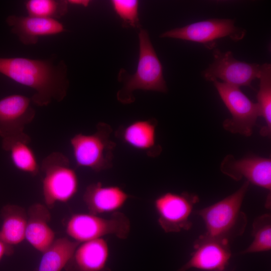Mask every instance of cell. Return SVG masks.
<instances>
[{
	"instance_id": "1",
	"label": "cell",
	"mask_w": 271,
	"mask_h": 271,
	"mask_svg": "<svg viewBox=\"0 0 271 271\" xmlns=\"http://www.w3.org/2000/svg\"><path fill=\"white\" fill-rule=\"evenodd\" d=\"M0 73L32 89L34 93L31 101L39 106H46L54 100H63L69 85L66 64L54 57L0 58Z\"/></svg>"
},
{
	"instance_id": "2",
	"label": "cell",
	"mask_w": 271,
	"mask_h": 271,
	"mask_svg": "<svg viewBox=\"0 0 271 271\" xmlns=\"http://www.w3.org/2000/svg\"><path fill=\"white\" fill-rule=\"evenodd\" d=\"M139 54L137 70L129 74L121 68L117 80L123 84L116 94V98L122 104L133 102V92L136 90L166 93L168 89L164 79L162 65L151 41L149 33L140 29L139 33Z\"/></svg>"
},
{
	"instance_id": "3",
	"label": "cell",
	"mask_w": 271,
	"mask_h": 271,
	"mask_svg": "<svg viewBox=\"0 0 271 271\" xmlns=\"http://www.w3.org/2000/svg\"><path fill=\"white\" fill-rule=\"evenodd\" d=\"M249 184L245 181L233 193L194 212L204 222L205 234L230 241L243 234L247 219L241 206Z\"/></svg>"
},
{
	"instance_id": "4",
	"label": "cell",
	"mask_w": 271,
	"mask_h": 271,
	"mask_svg": "<svg viewBox=\"0 0 271 271\" xmlns=\"http://www.w3.org/2000/svg\"><path fill=\"white\" fill-rule=\"evenodd\" d=\"M44 173L42 191L45 205L52 209L57 202L66 203L77 193L79 181L69 159L63 153L53 152L42 162Z\"/></svg>"
},
{
	"instance_id": "5",
	"label": "cell",
	"mask_w": 271,
	"mask_h": 271,
	"mask_svg": "<svg viewBox=\"0 0 271 271\" xmlns=\"http://www.w3.org/2000/svg\"><path fill=\"white\" fill-rule=\"evenodd\" d=\"M111 127L99 122L92 134L79 133L70 139L73 157L77 167L99 172L112 167L115 143L110 139Z\"/></svg>"
},
{
	"instance_id": "6",
	"label": "cell",
	"mask_w": 271,
	"mask_h": 271,
	"mask_svg": "<svg viewBox=\"0 0 271 271\" xmlns=\"http://www.w3.org/2000/svg\"><path fill=\"white\" fill-rule=\"evenodd\" d=\"M130 230L128 217L119 211L108 217L88 213H76L68 219L66 232L72 240L81 243L109 235L125 239Z\"/></svg>"
},
{
	"instance_id": "7",
	"label": "cell",
	"mask_w": 271,
	"mask_h": 271,
	"mask_svg": "<svg viewBox=\"0 0 271 271\" xmlns=\"http://www.w3.org/2000/svg\"><path fill=\"white\" fill-rule=\"evenodd\" d=\"M231 117L224 120V128L232 133L249 137L260 116L256 103L252 101L239 87L218 80L212 82Z\"/></svg>"
},
{
	"instance_id": "8",
	"label": "cell",
	"mask_w": 271,
	"mask_h": 271,
	"mask_svg": "<svg viewBox=\"0 0 271 271\" xmlns=\"http://www.w3.org/2000/svg\"><path fill=\"white\" fill-rule=\"evenodd\" d=\"M245 34V29L235 26L234 19H209L165 31L160 37L201 43L212 49L215 46L216 40L229 37L237 41L242 40Z\"/></svg>"
},
{
	"instance_id": "9",
	"label": "cell",
	"mask_w": 271,
	"mask_h": 271,
	"mask_svg": "<svg viewBox=\"0 0 271 271\" xmlns=\"http://www.w3.org/2000/svg\"><path fill=\"white\" fill-rule=\"evenodd\" d=\"M199 201L198 195L187 192H167L159 195L154 202L159 225L166 233L188 230L192 225L190 216Z\"/></svg>"
},
{
	"instance_id": "10",
	"label": "cell",
	"mask_w": 271,
	"mask_h": 271,
	"mask_svg": "<svg viewBox=\"0 0 271 271\" xmlns=\"http://www.w3.org/2000/svg\"><path fill=\"white\" fill-rule=\"evenodd\" d=\"M31 99L22 94H12L0 99V136L2 144L16 141L30 143L25 126L35 116Z\"/></svg>"
},
{
	"instance_id": "11",
	"label": "cell",
	"mask_w": 271,
	"mask_h": 271,
	"mask_svg": "<svg viewBox=\"0 0 271 271\" xmlns=\"http://www.w3.org/2000/svg\"><path fill=\"white\" fill-rule=\"evenodd\" d=\"M214 60L202 72L207 81L220 79L222 82L237 87L251 86L252 81L259 78L261 65L236 60L230 51L222 52L218 49L213 52Z\"/></svg>"
},
{
	"instance_id": "12",
	"label": "cell",
	"mask_w": 271,
	"mask_h": 271,
	"mask_svg": "<svg viewBox=\"0 0 271 271\" xmlns=\"http://www.w3.org/2000/svg\"><path fill=\"white\" fill-rule=\"evenodd\" d=\"M229 242L202 234L194 241V251L189 259L177 271H187L191 268L206 271L224 270L232 255Z\"/></svg>"
},
{
	"instance_id": "13",
	"label": "cell",
	"mask_w": 271,
	"mask_h": 271,
	"mask_svg": "<svg viewBox=\"0 0 271 271\" xmlns=\"http://www.w3.org/2000/svg\"><path fill=\"white\" fill-rule=\"evenodd\" d=\"M221 172L232 179L238 181L245 178L249 183L271 190V159L250 156L236 159L227 155L222 161Z\"/></svg>"
},
{
	"instance_id": "14",
	"label": "cell",
	"mask_w": 271,
	"mask_h": 271,
	"mask_svg": "<svg viewBox=\"0 0 271 271\" xmlns=\"http://www.w3.org/2000/svg\"><path fill=\"white\" fill-rule=\"evenodd\" d=\"M6 21L12 33L25 45L36 44L41 37L58 35L66 31L58 20L28 15H10Z\"/></svg>"
},
{
	"instance_id": "15",
	"label": "cell",
	"mask_w": 271,
	"mask_h": 271,
	"mask_svg": "<svg viewBox=\"0 0 271 271\" xmlns=\"http://www.w3.org/2000/svg\"><path fill=\"white\" fill-rule=\"evenodd\" d=\"M158 122L154 118L138 120L120 126L116 136L128 146L146 153L148 156H159L162 148L156 141Z\"/></svg>"
},
{
	"instance_id": "16",
	"label": "cell",
	"mask_w": 271,
	"mask_h": 271,
	"mask_svg": "<svg viewBox=\"0 0 271 271\" xmlns=\"http://www.w3.org/2000/svg\"><path fill=\"white\" fill-rule=\"evenodd\" d=\"M129 198V195L120 187L105 186L100 182L88 185L83 195L89 213L96 215L118 212Z\"/></svg>"
},
{
	"instance_id": "17",
	"label": "cell",
	"mask_w": 271,
	"mask_h": 271,
	"mask_svg": "<svg viewBox=\"0 0 271 271\" xmlns=\"http://www.w3.org/2000/svg\"><path fill=\"white\" fill-rule=\"evenodd\" d=\"M109 247L104 238L79 243L68 263L69 271H110Z\"/></svg>"
},
{
	"instance_id": "18",
	"label": "cell",
	"mask_w": 271,
	"mask_h": 271,
	"mask_svg": "<svg viewBox=\"0 0 271 271\" xmlns=\"http://www.w3.org/2000/svg\"><path fill=\"white\" fill-rule=\"evenodd\" d=\"M27 215L25 239L35 249L43 253L55 240V232L49 225L50 213L45 205L38 203L31 206Z\"/></svg>"
},
{
	"instance_id": "19",
	"label": "cell",
	"mask_w": 271,
	"mask_h": 271,
	"mask_svg": "<svg viewBox=\"0 0 271 271\" xmlns=\"http://www.w3.org/2000/svg\"><path fill=\"white\" fill-rule=\"evenodd\" d=\"M1 215L0 240L13 246L23 242L25 239L28 219L25 209L16 205H6L2 209Z\"/></svg>"
},
{
	"instance_id": "20",
	"label": "cell",
	"mask_w": 271,
	"mask_h": 271,
	"mask_svg": "<svg viewBox=\"0 0 271 271\" xmlns=\"http://www.w3.org/2000/svg\"><path fill=\"white\" fill-rule=\"evenodd\" d=\"M79 244L65 237L55 239L43 253L38 271H61L66 266Z\"/></svg>"
},
{
	"instance_id": "21",
	"label": "cell",
	"mask_w": 271,
	"mask_h": 271,
	"mask_svg": "<svg viewBox=\"0 0 271 271\" xmlns=\"http://www.w3.org/2000/svg\"><path fill=\"white\" fill-rule=\"evenodd\" d=\"M259 88L257 93V104L260 116L265 124L260 129V134L269 137L271 133V64L265 63L261 65L259 78Z\"/></svg>"
},
{
	"instance_id": "22",
	"label": "cell",
	"mask_w": 271,
	"mask_h": 271,
	"mask_svg": "<svg viewBox=\"0 0 271 271\" xmlns=\"http://www.w3.org/2000/svg\"><path fill=\"white\" fill-rule=\"evenodd\" d=\"M29 143L16 141L2 145L3 149L10 152L14 166L18 170L33 176L39 173V166L36 156Z\"/></svg>"
},
{
	"instance_id": "23",
	"label": "cell",
	"mask_w": 271,
	"mask_h": 271,
	"mask_svg": "<svg viewBox=\"0 0 271 271\" xmlns=\"http://www.w3.org/2000/svg\"><path fill=\"white\" fill-rule=\"evenodd\" d=\"M253 240L240 254L267 251L271 249V215L265 213L256 217L252 223Z\"/></svg>"
},
{
	"instance_id": "24",
	"label": "cell",
	"mask_w": 271,
	"mask_h": 271,
	"mask_svg": "<svg viewBox=\"0 0 271 271\" xmlns=\"http://www.w3.org/2000/svg\"><path fill=\"white\" fill-rule=\"evenodd\" d=\"M65 0H28L25 2L28 16L58 20L68 12Z\"/></svg>"
},
{
	"instance_id": "25",
	"label": "cell",
	"mask_w": 271,
	"mask_h": 271,
	"mask_svg": "<svg viewBox=\"0 0 271 271\" xmlns=\"http://www.w3.org/2000/svg\"><path fill=\"white\" fill-rule=\"evenodd\" d=\"M110 2L115 12L122 20L123 27L141 29L138 1L112 0Z\"/></svg>"
},
{
	"instance_id": "26",
	"label": "cell",
	"mask_w": 271,
	"mask_h": 271,
	"mask_svg": "<svg viewBox=\"0 0 271 271\" xmlns=\"http://www.w3.org/2000/svg\"><path fill=\"white\" fill-rule=\"evenodd\" d=\"M14 252L13 246L9 245L0 240V261L5 255H11Z\"/></svg>"
},
{
	"instance_id": "27",
	"label": "cell",
	"mask_w": 271,
	"mask_h": 271,
	"mask_svg": "<svg viewBox=\"0 0 271 271\" xmlns=\"http://www.w3.org/2000/svg\"><path fill=\"white\" fill-rule=\"evenodd\" d=\"M68 4L80 5L84 7H87L90 3L88 0H68Z\"/></svg>"
},
{
	"instance_id": "28",
	"label": "cell",
	"mask_w": 271,
	"mask_h": 271,
	"mask_svg": "<svg viewBox=\"0 0 271 271\" xmlns=\"http://www.w3.org/2000/svg\"><path fill=\"white\" fill-rule=\"evenodd\" d=\"M218 271H225L224 270H218Z\"/></svg>"
}]
</instances>
